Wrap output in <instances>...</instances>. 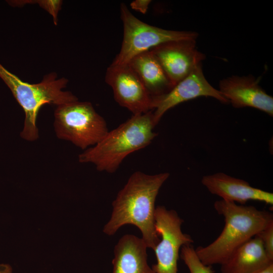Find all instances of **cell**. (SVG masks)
Returning <instances> with one entry per match:
<instances>
[{"label": "cell", "mask_w": 273, "mask_h": 273, "mask_svg": "<svg viewBox=\"0 0 273 273\" xmlns=\"http://www.w3.org/2000/svg\"><path fill=\"white\" fill-rule=\"evenodd\" d=\"M169 176L168 172L133 173L112 202V212L104 233L112 236L124 225H134L141 232L147 247L154 250L160 241L155 228V201Z\"/></svg>", "instance_id": "cell-1"}, {"label": "cell", "mask_w": 273, "mask_h": 273, "mask_svg": "<svg viewBox=\"0 0 273 273\" xmlns=\"http://www.w3.org/2000/svg\"><path fill=\"white\" fill-rule=\"evenodd\" d=\"M214 208L223 216L224 228L210 244L196 249L201 261L206 265L222 264L244 243L273 224L271 212L223 200L216 201Z\"/></svg>", "instance_id": "cell-2"}, {"label": "cell", "mask_w": 273, "mask_h": 273, "mask_svg": "<svg viewBox=\"0 0 273 273\" xmlns=\"http://www.w3.org/2000/svg\"><path fill=\"white\" fill-rule=\"evenodd\" d=\"M153 111L133 115L78 156L80 163H92L98 170L114 173L129 154L148 146L157 136Z\"/></svg>", "instance_id": "cell-3"}, {"label": "cell", "mask_w": 273, "mask_h": 273, "mask_svg": "<svg viewBox=\"0 0 273 273\" xmlns=\"http://www.w3.org/2000/svg\"><path fill=\"white\" fill-rule=\"evenodd\" d=\"M0 78L25 113L21 136L27 141H35L38 138L36 121L42 106L50 104L57 106L78 100L71 92L62 90L66 87L68 80L64 77L57 79L55 72L46 75L38 83L30 84L21 80L0 63Z\"/></svg>", "instance_id": "cell-4"}, {"label": "cell", "mask_w": 273, "mask_h": 273, "mask_svg": "<svg viewBox=\"0 0 273 273\" xmlns=\"http://www.w3.org/2000/svg\"><path fill=\"white\" fill-rule=\"evenodd\" d=\"M54 117L57 137L83 150L97 144L108 132L105 119L88 102L77 100L57 106Z\"/></svg>", "instance_id": "cell-5"}, {"label": "cell", "mask_w": 273, "mask_h": 273, "mask_svg": "<svg viewBox=\"0 0 273 273\" xmlns=\"http://www.w3.org/2000/svg\"><path fill=\"white\" fill-rule=\"evenodd\" d=\"M123 36L121 47L111 65L127 64L135 56L161 44L178 40H196L198 33L192 31L167 30L148 24L135 17L126 5H120Z\"/></svg>", "instance_id": "cell-6"}, {"label": "cell", "mask_w": 273, "mask_h": 273, "mask_svg": "<svg viewBox=\"0 0 273 273\" xmlns=\"http://www.w3.org/2000/svg\"><path fill=\"white\" fill-rule=\"evenodd\" d=\"M183 222L175 210L163 206L156 207L155 228L161 239L154 249L157 262L152 268L155 273H177L180 249L194 242L182 232Z\"/></svg>", "instance_id": "cell-7"}, {"label": "cell", "mask_w": 273, "mask_h": 273, "mask_svg": "<svg viewBox=\"0 0 273 273\" xmlns=\"http://www.w3.org/2000/svg\"><path fill=\"white\" fill-rule=\"evenodd\" d=\"M199 97L214 98L222 104L229 101L218 89L212 86L205 78L202 63L198 65L185 78L177 83L169 92L152 97V110L155 124L163 115L175 106Z\"/></svg>", "instance_id": "cell-8"}, {"label": "cell", "mask_w": 273, "mask_h": 273, "mask_svg": "<svg viewBox=\"0 0 273 273\" xmlns=\"http://www.w3.org/2000/svg\"><path fill=\"white\" fill-rule=\"evenodd\" d=\"M106 82L112 88L117 103L133 115L152 110V97L136 73L127 64L108 67Z\"/></svg>", "instance_id": "cell-9"}, {"label": "cell", "mask_w": 273, "mask_h": 273, "mask_svg": "<svg viewBox=\"0 0 273 273\" xmlns=\"http://www.w3.org/2000/svg\"><path fill=\"white\" fill-rule=\"evenodd\" d=\"M196 41H171L150 50L173 86L205 59V55L197 49Z\"/></svg>", "instance_id": "cell-10"}, {"label": "cell", "mask_w": 273, "mask_h": 273, "mask_svg": "<svg viewBox=\"0 0 273 273\" xmlns=\"http://www.w3.org/2000/svg\"><path fill=\"white\" fill-rule=\"evenodd\" d=\"M221 94L235 108L251 107L273 116V98L259 84V79L252 75H233L219 83Z\"/></svg>", "instance_id": "cell-11"}, {"label": "cell", "mask_w": 273, "mask_h": 273, "mask_svg": "<svg viewBox=\"0 0 273 273\" xmlns=\"http://www.w3.org/2000/svg\"><path fill=\"white\" fill-rule=\"evenodd\" d=\"M202 184L212 194L222 200L244 205L249 200H255L273 204L272 193L254 188L246 181L217 172L203 176Z\"/></svg>", "instance_id": "cell-12"}, {"label": "cell", "mask_w": 273, "mask_h": 273, "mask_svg": "<svg viewBox=\"0 0 273 273\" xmlns=\"http://www.w3.org/2000/svg\"><path fill=\"white\" fill-rule=\"evenodd\" d=\"M147 248L142 238L122 236L114 248L112 273H155L147 262Z\"/></svg>", "instance_id": "cell-13"}, {"label": "cell", "mask_w": 273, "mask_h": 273, "mask_svg": "<svg viewBox=\"0 0 273 273\" xmlns=\"http://www.w3.org/2000/svg\"><path fill=\"white\" fill-rule=\"evenodd\" d=\"M273 264L259 237L255 236L238 248L221 265V273H256Z\"/></svg>", "instance_id": "cell-14"}, {"label": "cell", "mask_w": 273, "mask_h": 273, "mask_svg": "<svg viewBox=\"0 0 273 273\" xmlns=\"http://www.w3.org/2000/svg\"><path fill=\"white\" fill-rule=\"evenodd\" d=\"M127 64L138 75L152 97L165 94L174 87L150 50L135 56Z\"/></svg>", "instance_id": "cell-15"}, {"label": "cell", "mask_w": 273, "mask_h": 273, "mask_svg": "<svg viewBox=\"0 0 273 273\" xmlns=\"http://www.w3.org/2000/svg\"><path fill=\"white\" fill-rule=\"evenodd\" d=\"M180 256L189 268L190 273H214L211 266L204 264L198 258L192 245L183 246Z\"/></svg>", "instance_id": "cell-16"}, {"label": "cell", "mask_w": 273, "mask_h": 273, "mask_svg": "<svg viewBox=\"0 0 273 273\" xmlns=\"http://www.w3.org/2000/svg\"><path fill=\"white\" fill-rule=\"evenodd\" d=\"M256 236L261 240L267 255L273 259V224L262 230Z\"/></svg>", "instance_id": "cell-17"}, {"label": "cell", "mask_w": 273, "mask_h": 273, "mask_svg": "<svg viewBox=\"0 0 273 273\" xmlns=\"http://www.w3.org/2000/svg\"><path fill=\"white\" fill-rule=\"evenodd\" d=\"M39 2L41 7L48 11L54 18V23L56 24L57 15L60 9L62 1H42Z\"/></svg>", "instance_id": "cell-18"}, {"label": "cell", "mask_w": 273, "mask_h": 273, "mask_svg": "<svg viewBox=\"0 0 273 273\" xmlns=\"http://www.w3.org/2000/svg\"><path fill=\"white\" fill-rule=\"evenodd\" d=\"M151 2L150 0H135L130 3V6L132 9L145 14Z\"/></svg>", "instance_id": "cell-19"}, {"label": "cell", "mask_w": 273, "mask_h": 273, "mask_svg": "<svg viewBox=\"0 0 273 273\" xmlns=\"http://www.w3.org/2000/svg\"><path fill=\"white\" fill-rule=\"evenodd\" d=\"M12 268L9 264H0V273H12Z\"/></svg>", "instance_id": "cell-20"}, {"label": "cell", "mask_w": 273, "mask_h": 273, "mask_svg": "<svg viewBox=\"0 0 273 273\" xmlns=\"http://www.w3.org/2000/svg\"><path fill=\"white\" fill-rule=\"evenodd\" d=\"M256 273H273V264L267 268Z\"/></svg>", "instance_id": "cell-21"}]
</instances>
